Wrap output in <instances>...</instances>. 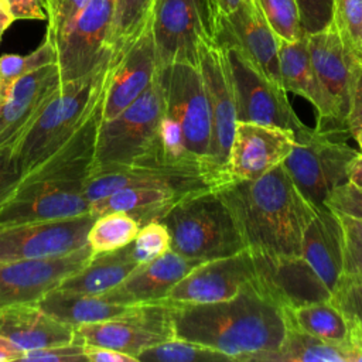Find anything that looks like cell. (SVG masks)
Here are the masks:
<instances>
[{"label": "cell", "instance_id": "obj_1", "mask_svg": "<svg viewBox=\"0 0 362 362\" xmlns=\"http://www.w3.org/2000/svg\"><path fill=\"white\" fill-rule=\"evenodd\" d=\"M229 208L245 247L267 256H300L318 206L297 188L281 164L264 175L215 188Z\"/></svg>", "mask_w": 362, "mask_h": 362}, {"label": "cell", "instance_id": "obj_2", "mask_svg": "<svg viewBox=\"0 0 362 362\" xmlns=\"http://www.w3.org/2000/svg\"><path fill=\"white\" fill-rule=\"evenodd\" d=\"M171 325L174 337L242 362L262 361L279 348L287 331L281 308L262 296L252 283L225 301L171 304Z\"/></svg>", "mask_w": 362, "mask_h": 362}, {"label": "cell", "instance_id": "obj_3", "mask_svg": "<svg viewBox=\"0 0 362 362\" xmlns=\"http://www.w3.org/2000/svg\"><path fill=\"white\" fill-rule=\"evenodd\" d=\"M110 62L90 76L61 83L37 122L13 150L21 178L65 144L93 113L105 96Z\"/></svg>", "mask_w": 362, "mask_h": 362}, {"label": "cell", "instance_id": "obj_4", "mask_svg": "<svg viewBox=\"0 0 362 362\" xmlns=\"http://www.w3.org/2000/svg\"><path fill=\"white\" fill-rule=\"evenodd\" d=\"M161 222L170 233V249L188 259L205 262L246 249L229 208L215 188L182 198Z\"/></svg>", "mask_w": 362, "mask_h": 362}, {"label": "cell", "instance_id": "obj_5", "mask_svg": "<svg viewBox=\"0 0 362 362\" xmlns=\"http://www.w3.org/2000/svg\"><path fill=\"white\" fill-rule=\"evenodd\" d=\"M163 112V89L158 74H156L140 96L112 119L100 122L93 168L109 165L157 167V136Z\"/></svg>", "mask_w": 362, "mask_h": 362}, {"label": "cell", "instance_id": "obj_6", "mask_svg": "<svg viewBox=\"0 0 362 362\" xmlns=\"http://www.w3.org/2000/svg\"><path fill=\"white\" fill-rule=\"evenodd\" d=\"M215 41L222 48L235 96L236 120L270 124L296 133L303 139L308 127L294 112L287 92L269 81L226 35L218 34Z\"/></svg>", "mask_w": 362, "mask_h": 362}, {"label": "cell", "instance_id": "obj_7", "mask_svg": "<svg viewBox=\"0 0 362 362\" xmlns=\"http://www.w3.org/2000/svg\"><path fill=\"white\" fill-rule=\"evenodd\" d=\"M346 127L317 126L297 140L283 165L303 195L322 206L327 195L346 181L349 164L359 153L346 143Z\"/></svg>", "mask_w": 362, "mask_h": 362}, {"label": "cell", "instance_id": "obj_8", "mask_svg": "<svg viewBox=\"0 0 362 362\" xmlns=\"http://www.w3.org/2000/svg\"><path fill=\"white\" fill-rule=\"evenodd\" d=\"M113 14L115 0H90L64 31L45 35L55 48L62 82L90 76L112 61Z\"/></svg>", "mask_w": 362, "mask_h": 362}, {"label": "cell", "instance_id": "obj_9", "mask_svg": "<svg viewBox=\"0 0 362 362\" xmlns=\"http://www.w3.org/2000/svg\"><path fill=\"white\" fill-rule=\"evenodd\" d=\"M163 89L164 110L181 126L191 156L221 185L208 164L211 144V112L198 65L175 62L157 69ZM216 187V188H218Z\"/></svg>", "mask_w": 362, "mask_h": 362}, {"label": "cell", "instance_id": "obj_10", "mask_svg": "<svg viewBox=\"0 0 362 362\" xmlns=\"http://www.w3.org/2000/svg\"><path fill=\"white\" fill-rule=\"evenodd\" d=\"M198 68L211 112V144L208 164L219 184H225V167L236 127V106L228 65L215 40L204 37L198 45ZM219 185V187H221Z\"/></svg>", "mask_w": 362, "mask_h": 362}, {"label": "cell", "instance_id": "obj_11", "mask_svg": "<svg viewBox=\"0 0 362 362\" xmlns=\"http://www.w3.org/2000/svg\"><path fill=\"white\" fill-rule=\"evenodd\" d=\"M170 338H174L171 304L153 301L140 304L124 317L75 327L74 342L112 348L137 359L144 349Z\"/></svg>", "mask_w": 362, "mask_h": 362}, {"label": "cell", "instance_id": "obj_12", "mask_svg": "<svg viewBox=\"0 0 362 362\" xmlns=\"http://www.w3.org/2000/svg\"><path fill=\"white\" fill-rule=\"evenodd\" d=\"M93 214L0 228V262L40 260L86 246Z\"/></svg>", "mask_w": 362, "mask_h": 362}, {"label": "cell", "instance_id": "obj_13", "mask_svg": "<svg viewBox=\"0 0 362 362\" xmlns=\"http://www.w3.org/2000/svg\"><path fill=\"white\" fill-rule=\"evenodd\" d=\"M253 279V257L247 249H243L230 256L198 263L160 301L175 305L225 301L239 294Z\"/></svg>", "mask_w": 362, "mask_h": 362}, {"label": "cell", "instance_id": "obj_14", "mask_svg": "<svg viewBox=\"0 0 362 362\" xmlns=\"http://www.w3.org/2000/svg\"><path fill=\"white\" fill-rule=\"evenodd\" d=\"M296 141V133L291 130L252 122H236L225 167V184L256 180L264 175L284 161Z\"/></svg>", "mask_w": 362, "mask_h": 362}, {"label": "cell", "instance_id": "obj_15", "mask_svg": "<svg viewBox=\"0 0 362 362\" xmlns=\"http://www.w3.org/2000/svg\"><path fill=\"white\" fill-rule=\"evenodd\" d=\"M252 257L255 263L252 286L280 308L329 300L331 291L301 255L267 256L252 253Z\"/></svg>", "mask_w": 362, "mask_h": 362}, {"label": "cell", "instance_id": "obj_16", "mask_svg": "<svg viewBox=\"0 0 362 362\" xmlns=\"http://www.w3.org/2000/svg\"><path fill=\"white\" fill-rule=\"evenodd\" d=\"M92 252L86 246L64 256L40 260L0 262V310L37 303L72 273L82 269Z\"/></svg>", "mask_w": 362, "mask_h": 362}, {"label": "cell", "instance_id": "obj_17", "mask_svg": "<svg viewBox=\"0 0 362 362\" xmlns=\"http://www.w3.org/2000/svg\"><path fill=\"white\" fill-rule=\"evenodd\" d=\"M150 25L157 69L175 62L198 64V45L208 35L195 0H153Z\"/></svg>", "mask_w": 362, "mask_h": 362}, {"label": "cell", "instance_id": "obj_18", "mask_svg": "<svg viewBox=\"0 0 362 362\" xmlns=\"http://www.w3.org/2000/svg\"><path fill=\"white\" fill-rule=\"evenodd\" d=\"M61 83L59 68L55 62L21 76L7 86L6 99L0 105V148H16Z\"/></svg>", "mask_w": 362, "mask_h": 362}, {"label": "cell", "instance_id": "obj_19", "mask_svg": "<svg viewBox=\"0 0 362 362\" xmlns=\"http://www.w3.org/2000/svg\"><path fill=\"white\" fill-rule=\"evenodd\" d=\"M90 212L82 182H35L24 185L0 206V228L64 219Z\"/></svg>", "mask_w": 362, "mask_h": 362}, {"label": "cell", "instance_id": "obj_20", "mask_svg": "<svg viewBox=\"0 0 362 362\" xmlns=\"http://www.w3.org/2000/svg\"><path fill=\"white\" fill-rule=\"evenodd\" d=\"M307 48L317 76L335 103L338 124L345 127L361 65L334 23L308 34Z\"/></svg>", "mask_w": 362, "mask_h": 362}, {"label": "cell", "instance_id": "obj_21", "mask_svg": "<svg viewBox=\"0 0 362 362\" xmlns=\"http://www.w3.org/2000/svg\"><path fill=\"white\" fill-rule=\"evenodd\" d=\"M157 74L156 47L150 18L141 33L110 62L102 120L112 119L151 83Z\"/></svg>", "mask_w": 362, "mask_h": 362}, {"label": "cell", "instance_id": "obj_22", "mask_svg": "<svg viewBox=\"0 0 362 362\" xmlns=\"http://www.w3.org/2000/svg\"><path fill=\"white\" fill-rule=\"evenodd\" d=\"M218 34L230 38L269 81L283 88L279 37L270 28L256 0H245L232 13L223 16Z\"/></svg>", "mask_w": 362, "mask_h": 362}, {"label": "cell", "instance_id": "obj_23", "mask_svg": "<svg viewBox=\"0 0 362 362\" xmlns=\"http://www.w3.org/2000/svg\"><path fill=\"white\" fill-rule=\"evenodd\" d=\"M102 106L103 99L81 129L65 144L21 178L18 188L35 182L83 184L95 164V148L98 129L102 122Z\"/></svg>", "mask_w": 362, "mask_h": 362}, {"label": "cell", "instance_id": "obj_24", "mask_svg": "<svg viewBox=\"0 0 362 362\" xmlns=\"http://www.w3.org/2000/svg\"><path fill=\"white\" fill-rule=\"evenodd\" d=\"M198 263L201 262L184 257L170 249L160 257L139 264L119 286L102 296L107 301L119 304L160 301Z\"/></svg>", "mask_w": 362, "mask_h": 362}, {"label": "cell", "instance_id": "obj_25", "mask_svg": "<svg viewBox=\"0 0 362 362\" xmlns=\"http://www.w3.org/2000/svg\"><path fill=\"white\" fill-rule=\"evenodd\" d=\"M0 335L27 352L74 342L75 327L57 320L37 303H25L0 310Z\"/></svg>", "mask_w": 362, "mask_h": 362}, {"label": "cell", "instance_id": "obj_26", "mask_svg": "<svg viewBox=\"0 0 362 362\" xmlns=\"http://www.w3.org/2000/svg\"><path fill=\"white\" fill-rule=\"evenodd\" d=\"M279 65L284 90L308 100L317 112L318 122L332 120L335 126H339L335 103L311 64L307 35L296 41L279 40Z\"/></svg>", "mask_w": 362, "mask_h": 362}, {"label": "cell", "instance_id": "obj_27", "mask_svg": "<svg viewBox=\"0 0 362 362\" xmlns=\"http://www.w3.org/2000/svg\"><path fill=\"white\" fill-rule=\"evenodd\" d=\"M301 256L332 293L344 272V240L338 215L325 205L318 206L304 233Z\"/></svg>", "mask_w": 362, "mask_h": 362}, {"label": "cell", "instance_id": "obj_28", "mask_svg": "<svg viewBox=\"0 0 362 362\" xmlns=\"http://www.w3.org/2000/svg\"><path fill=\"white\" fill-rule=\"evenodd\" d=\"M198 191L204 189H185L178 187L124 188L92 202L90 214L98 216L106 212H124L143 226L151 221H161L182 198Z\"/></svg>", "mask_w": 362, "mask_h": 362}, {"label": "cell", "instance_id": "obj_29", "mask_svg": "<svg viewBox=\"0 0 362 362\" xmlns=\"http://www.w3.org/2000/svg\"><path fill=\"white\" fill-rule=\"evenodd\" d=\"M137 266L130 245L113 252L92 255L82 269L64 279L57 288L68 293L102 296L119 286Z\"/></svg>", "mask_w": 362, "mask_h": 362}, {"label": "cell", "instance_id": "obj_30", "mask_svg": "<svg viewBox=\"0 0 362 362\" xmlns=\"http://www.w3.org/2000/svg\"><path fill=\"white\" fill-rule=\"evenodd\" d=\"M37 304L57 320L72 327L124 317L140 307V304L112 303L103 296L68 293L58 288L47 293Z\"/></svg>", "mask_w": 362, "mask_h": 362}, {"label": "cell", "instance_id": "obj_31", "mask_svg": "<svg viewBox=\"0 0 362 362\" xmlns=\"http://www.w3.org/2000/svg\"><path fill=\"white\" fill-rule=\"evenodd\" d=\"M260 362H356V346L324 341L287 328L279 348L263 356Z\"/></svg>", "mask_w": 362, "mask_h": 362}, {"label": "cell", "instance_id": "obj_32", "mask_svg": "<svg viewBox=\"0 0 362 362\" xmlns=\"http://www.w3.org/2000/svg\"><path fill=\"white\" fill-rule=\"evenodd\" d=\"M281 311L287 328L335 344H352L349 322L328 300L281 308Z\"/></svg>", "mask_w": 362, "mask_h": 362}, {"label": "cell", "instance_id": "obj_33", "mask_svg": "<svg viewBox=\"0 0 362 362\" xmlns=\"http://www.w3.org/2000/svg\"><path fill=\"white\" fill-rule=\"evenodd\" d=\"M140 223L124 212H106L98 215L88 232L86 245L92 255L107 253L130 245Z\"/></svg>", "mask_w": 362, "mask_h": 362}, {"label": "cell", "instance_id": "obj_34", "mask_svg": "<svg viewBox=\"0 0 362 362\" xmlns=\"http://www.w3.org/2000/svg\"><path fill=\"white\" fill-rule=\"evenodd\" d=\"M137 361L139 362H230L232 359L216 349L174 337L144 349L143 352L139 354Z\"/></svg>", "mask_w": 362, "mask_h": 362}, {"label": "cell", "instance_id": "obj_35", "mask_svg": "<svg viewBox=\"0 0 362 362\" xmlns=\"http://www.w3.org/2000/svg\"><path fill=\"white\" fill-rule=\"evenodd\" d=\"M153 0H115L112 47L117 57L144 28L150 18Z\"/></svg>", "mask_w": 362, "mask_h": 362}, {"label": "cell", "instance_id": "obj_36", "mask_svg": "<svg viewBox=\"0 0 362 362\" xmlns=\"http://www.w3.org/2000/svg\"><path fill=\"white\" fill-rule=\"evenodd\" d=\"M260 11L279 40L296 41L304 37L296 0H256Z\"/></svg>", "mask_w": 362, "mask_h": 362}, {"label": "cell", "instance_id": "obj_37", "mask_svg": "<svg viewBox=\"0 0 362 362\" xmlns=\"http://www.w3.org/2000/svg\"><path fill=\"white\" fill-rule=\"evenodd\" d=\"M57 54L52 42L45 37L44 41L30 54H4L0 57V76L8 86L14 81L25 76L45 65L55 64Z\"/></svg>", "mask_w": 362, "mask_h": 362}, {"label": "cell", "instance_id": "obj_38", "mask_svg": "<svg viewBox=\"0 0 362 362\" xmlns=\"http://www.w3.org/2000/svg\"><path fill=\"white\" fill-rule=\"evenodd\" d=\"M170 233L161 221H151L140 226L130 243L132 255L139 264L148 263L170 250Z\"/></svg>", "mask_w": 362, "mask_h": 362}, {"label": "cell", "instance_id": "obj_39", "mask_svg": "<svg viewBox=\"0 0 362 362\" xmlns=\"http://www.w3.org/2000/svg\"><path fill=\"white\" fill-rule=\"evenodd\" d=\"M332 23L359 62L362 44V0H334Z\"/></svg>", "mask_w": 362, "mask_h": 362}, {"label": "cell", "instance_id": "obj_40", "mask_svg": "<svg viewBox=\"0 0 362 362\" xmlns=\"http://www.w3.org/2000/svg\"><path fill=\"white\" fill-rule=\"evenodd\" d=\"M349 324L362 320V273H342L329 300Z\"/></svg>", "mask_w": 362, "mask_h": 362}, {"label": "cell", "instance_id": "obj_41", "mask_svg": "<svg viewBox=\"0 0 362 362\" xmlns=\"http://www.w3.org/2000/svg\"><path fill=\"white\" fill-rule=\"evenodd\" d=\"M90 0H42L47 14V37L52 38L64 31L88 6Z\"/></svg>", "mask_w": 362, "mask_h": 362}, {"label": "cell", "instance_id": "obj_42", "mask_svg": "<svg viewBox=\"0 0 362 362\" xmlns=\"http://www.w3.org/2000/svg\"><path fill=\"white\" fill-rule=\"evenodd\" d=\"M338 219L341 223L344 240L342 273H362V221L339 215Z\"/></svg>", "mask_w": 362, "mask_h": 362}, {"label": "cell", "instance_id": "obj_43", "mask_svg": "<svg viewBox=\"0 0 362 362\" xmlns=\"http://www.w3.org/2000/svg\"><path fill=\"white\" fill-rule=\"evenodd\" d=\"M324 205L339 216L362 221V189L346 181L327 195Z\"/></svg>", "mask_w": 362, "mask_h": 362}, {"label": "cell", "instance_id": "obj_44", "mask_svg": "<svg viewBox=\"0 0 362 362\" xmlns=\"http://www.w3.org/2000/svg\"><path fill=\"white\" fill-rule=\"evenodd\" d=\"M304 34H313L327 28L332 23L334 0H296Z\"/></svg>", "mask_w": 362, "mask_h": 362}, {"label": "cell", "instance_id": "obj_45", "mask_svg": "<svg viewBox=\"0 0 362 362\" xmlns=\"http://www.w3.org/2000/svg\"><path fill=\"white\" fill-rule=\"evenodd\" d=\"M21 361L28 362H88L82 344L71 342L27 351Z\"/></svg>", "mask_w": 362, "mask_h": 362}, {"label": "cell", "instance_id": "obj_46", "mask_svg": "<svg viewBox=\"0 0 362 362\" xmlns=\"http://www.w3.org/2000/svg\"><path fill=\"white\" fill-rule=\"evenodd\" d=\"M21 173L18 171L13 148H0V206L18 189Z\"/></svg>", "mask_w": 362, "mask_h": 362}, {"label": "cell", "instance_id": "obj_47", "mask_svg": "<svg viewBox=\"0 0 362 362\" xmlns=\"http://www.w3.org/2000/svg\"><path fill=\"white\" fill-rule=\"evenodd\" d=\"M195 6L206 35L215 40L222 21L219 0H195Z\"/></svg>", "mask_w": 362, "mask_h": 362}, {"label": "cell", "instance_id": "obj_48", "mask_svg": "<svg viewBox=\"0 0 362 362\" xmlns=\"http://www.w3.org/2000/svg\"><path fill=\"white\" fill-rule=\"evenodd\" d=\"M13 20H47L42 0H4Z\"/></svg>", "mask_w": 362, "mask_h": 362}, {"label": "cell", "instance_id": "obj_49", "mask_svg": "<svg viewBox=\"0 0 362 362\" xmlns=\"http://www.w3.org/2000/svg\"><path fill=\"white\" fill-rule=\"evenodd\" d=\"M88 362H139L134 356L99 345H83Z\"/></svg>", "mask_w": 362, "mask_h": 362}, {"label": "cell", "instance_id": "obj_50", "mask_svg": "<svg viewBox=\"0 0 362 362\" xmlns=\"http://www.w3.org/2000/svg\"><path fill=\"white\" fill-rule=\"evenodd\" d=\"M359 126H362V66L359 68L354 95H352V102H351V109L345 122V127L348 129L349 134L356 130Z\"/></svg>", "mask_w": 362, "mask_h": 362}, {"label": "cell", "instance_id": "obj_51", "mask_svg": "<svg viewBox=\"0 0 362 362\" xmlns=\"http://www.w3.org/2000/svg\"><path fill=\"white\" fill-rule=\"evenodd\" d=\"M24 351L14 345L8 338L0 335V362L21 361Z\"/></svg>", "mask_w": 362, "mask_h": 362}, {"label": "cell", "instance_id": "obj_52", "mask_svg": "<svg viewBox=\"0 0 362 362\" xmlns=\"http://www.w3.org/2000/svg\"><path fill=\"white\" fill-rule=\"evenodd\" d=\"M346 182L362 189V153L359 151L352 160L346 174Z\"/></svg>", "mask_w": 362, "mask_h": 362}, {"label": "cell", "instance_id": "obj_53", "mask_svg": "<svg viewBox=\"0 0 362 362\" xmlns=\"http://www.w3.org/2000/svg\"><path fill=\"white\" fill-rule=\"evenodd\" d=\"M351 325V342L362 349V320L349 324Z\"/></svg>", "mask_w": 362, "mask_h": 362}, {"label": "cell", "instance_id": "obj_54", "mask_svg": "<svg viewBox=\"0 0 362 362\" xmlns=\"http://www.w3.org/2000/svg\"><path fill=\"white\" fill-rule=\"evenodd\" d=\"M245 0H219V6H221V13L222 17L232 13L236 7H239L240 3H243Z\"/></svg>", "mask_w": 362, "mask_h": 362}, {"label": "cell", "instance_id": "obj_55", "mask_svg": "<svg viewBox=\"0 0 362 362\" xmlns=\"http://www.w3.org/2000/svg\"><path fill=\"white\" fill-rule=\"evenodd\" d=\"M0 20H6V21H14L13 17L10 16L8 10H7V6L4 3V0H0Z\"/></svg>", "mask_w": 362, "mask_h": 362}, {"label": "cell", "instance_id": "obj_56", "mask_svg": "<svg viewBox=\"0 0 362 362\" xmlns=\"http://www.w3.org/2000/svg\"><path fill=\"white\" fill-rule=\"evenodd\" d=\"M351 136H354L355 141H356L358 146H359V151L362 153V126H359L356 130H354V132L351 133Z\"/></svg>", "mask_w": 362, "mask_h": 362}, {"label": "cell", "instance_id": "obj_57", "mask_svg": "<svg viewBox=\"0 0 362 362\" xmlns=\"http://www.w3.org/2000/svg\"><path fill=\"white\" fill-rule=\"evenodd\" d=\"M6 93H7V85L4 83V81H3L1 76H0V105L4 102Z\"/></svg>", "mask_w": 362, "mask_h": 362}, {"label": "cell", "instance_id": "obj_58", "mask_svg": "<svg viewBox=\"0 0 362 362\" xmlns=\"http://www.w3.org/2000/svg\"><path fill=\"white\" fill-rule=\"evenodd\" d=\"M11 25V21H6V20H0V41L3 38L4 31Z\"/></svg>", "mask_w": 362, "mask_h": 362}, {"label": "cell", "instance_id": "obj_59", "mask_svg": "<svg viewBox=\"0 0 362 362\" xmlns=\"http://www.w3.org/2000/svg\"><path fill=\"white\" fill-rule=\"evenodd\" d=\"M359 65L362 66V44H361V54H359Z\"/></svg>", "mask_w": 362, "mask_h": 362}]
</instances>
